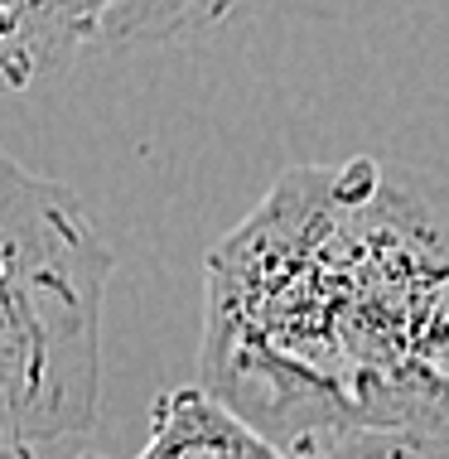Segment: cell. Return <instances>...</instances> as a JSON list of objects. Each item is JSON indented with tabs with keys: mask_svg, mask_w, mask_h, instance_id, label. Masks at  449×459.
<instances>
[{
	"mask_svg": "<svg viewBox=\"0 0 449 459\" xmlns=\"http://www.w3.org/2000/svg\"><path fill=\"white\" fill-rule=\"evenodd\" d=\"M78 459H107V455H78Z\"/></svg>",
	"mask_w": 449,
	"mask_h": 459,
	"instance_id": "ba28073f",
	"label": "cell"
},
{
	"mask_svg": "<svg viewBox=\"0 0 449 459\" xmlns=\"http://www.w3.org/2000/svg\"><path fill=\"white\" fill-rule=\"evenodd\" d=\"M135 459H290L222 396L198 387H169L150 406V436Z\"/></svg>",
	"mask_w": 449,
	"mask_h": 459,
	"instance_id": "277c9868",
	"label": "cell"
},
{
	"mask_svg": "<svg viewBox=\"0 0 449 459\" xmlns=\"http://www.w3.org/2000/svg\"><path fill=\"white\" fill-rule=\"evenodd\" d=\"M276 0H117L107 10L92 48L107 54H155V48L194 44L271 10Z\"/></svg>",
	"mask_w": 449,
	"mask_h": 459,
	"instance_id": "5b68a950",
	"label": "cell"
},
{
	"mask_svg": "<svg viewBox=\"0 0 449 459\" xmlns=\"http://www.w3.org/2000/svg\"><path fill=\"white\" fill-rule=\"evenodd\" d=\"M117 0H0V97L34 92L97 44Z\"/></svg>",
	"mask_w": 449,
	"mask_h": 459,
	"instance_id": "3957f363",
	"label": "cell"
},
{
	"mask_svg": "<svg viewBox=\"0 0 449 459\" xmlns=\"http://www.w3.org/2000/svg\"><path fill=\"white\" fill-rule=\"evenodd\" d=\"M111 266L78 194L0 151V445L92 430Z\"/></svg>",
	"mask_w": 449,
	"mask_h": 459,
	"instance_id": "7a4b0ae2",
	"label": "cell"
},
{
	"mask_svg": "<svg viewBox=\"0 0 449 459\" xmlns=\"http://www.w3.org/2000/svg\"><path fill=\"white\" fill-rule=\"evenodd\" d=\"M0 459H34L30 445H0Z\"/></svg>",
	"mask_w": 449,
	"mask_h": 459,
	"instance_id": "52a82bcc",
	"label": "cell"
},
{
	"mask_svg": "<svg viewBox=\"0 0 449 459\" xmlns=\"http://www.w3.org/2000/svg\"><path fill=\"white\" fill-rule=\"evenodd\" d=\"M203 276V387L285 455L358 426L449 445V184L295 165Z\"/></svg>",
	"mask_w": 449,
	"mask_h": 459,
	"instance_id": "6da1fadb",
	"label": "cell"
},
{
	"mask_svg": "<svg viewBox=\"0 0 449 459\" xmlns=\"http://www.w3.org/2000/svg\"><path fill=\"white\" fill-rule=\"evenodd\" d=\"M290 459H449V445L420 430H386V426H358L339 436L309 440Z\"/></svg>",
	"mask_w": 449,
	"mask_h": 459,
	"instance_id": "8992f818",
	"label": "cell"
}]
</instances>
